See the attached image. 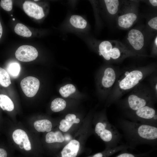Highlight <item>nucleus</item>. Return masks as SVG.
Wrapping results in <instances>:
<instances>
[{"label": "nucleus", "instance_id": "1", "mask_svg": "<svg viewBox=\"0 0 157 157\" xmlns=\"http://www.w3.org/2000/svg\"><path fill=\"white\" fill-rule=\"evenodd\" d=\"M120 129L130 149L141 145H157V126L119 119L115 126Z\"/></svg>", "mask_w": 157, "mask_h": 157}, {"label": "nucleus", "instance_id": "2", "mask_svg": "<svg viewBox=\"0 0 157 157\" xmlns=\"http://www.w3.org/2000/svg\"><path fill=\"white\" fill-rule=\"evenodd\" d=\"M94 131L106 143V149L119 145L122 136L116 126L109 122L106 117L96 123Z\"/></svg>", "mask_w": 157, "mask_h": 157}, {"label": "nucleus", "instance_id": "3", "mask_svg": "<svg viewBox=\"0 0 157 157\" xmlns=\"http://www.w3.org/2000/svg\"><path fill=\"white\" fill-rule=\"evenodd\" d=\"M147 71L141 69H133L125 72L118 78L117 88L120 93L136 86L144 78Z\"/></svg>", "mask_w": 157, "mask_h": 157}, {"label": "nucleus", "instance_id": "4", "mask_svg": "<svg viewBox=\"0 0 157 157\" xmlns=\"http://www.w3.org/2000/svg\"><path fill=\"white\" fill-rule=\"evenodd\" d=\"M128 120L136 122L157 126V113L154 105L146 106L135 111H127Z\"/></svg>", "mask_w": 157, "mask_h": 157}, {"label": "nucleus", "instance_id": "5", "mask_svg": "<svg viewBox=\"0 0 157 157\" xmlns=\"http://www.w3.org/2000/svg\"><path fill=\"white\" fill-rule=\"evenodd\" d=\"M147 94L135 91L122 103L123 107L127 110V111H133L146 106L154 105V99Z\"/></svg>", "mask_w": 157, "mask_h": 157}, {"label": "nucleus", "instance_id": "6", "mask_svg": "<svg viewBox=\"0 0 157 157\" xmlns=\"http://www.w3.org/2000/svg\"><path fill=\"white\" fill-rule=\"evenodd\" d=\"M121 45L115 41H104L99 45V52L106 60H117L126 54V51Z\"/></svg>", "mask_w": 157, "mask_h": 157}, {"label": "nucleus", "instance_id": "7", "mask_svg": "<svg viewBox=\"0 0 157 157\" xmlns=\"http://www.w3.org/2000/svg\"><path fill=\"white\" fill-rule=\"evenodd\" d=\"M40 82L37 78L28 76L23 78L21 81L22 89L28 97H34L40 87Z\"/></svg>", "mask_w": 157, "mask_h": 157}, {"label": "nucleus", "instance_id": "8", "mask_svg": "<svg viewBox=\"0 0 157 157\" xmlns=\"http://www.w3.org/2000/svg\"><path fill=\"white\" fill-rule=\"evenodd\" d=\"M15 56L19 60L28 62L35 60L38 56V52L34 47L30 45H24L17 49Z\"/></svg>", "mask_w": 157, "mask_h": 157}, {"label": "nucleus", "instance_id": "9", "mask_svg": "<svg viewBox=\"0 0 157 157\" xmlns=\"http://www.w3.org/2000/svg\"><path fill=\"white\" fill-rule=\"evenodd\" d=\"M23 7L24 12L28 15L35 19H40L45 15L42 8L33 2L26 1Z\"/></svg>", "mask_w": 157, "mask_h": 157}, {"label": "nucleus", "instance_id": "10", "mask_svg": "<svg viewBox=\"0 0 157 157\" xmlns=\"http://www.w3.org/2000/svg\"><path fill=\"white\" fill-rule=\"evenodd\" d=\"M127 39L131 46L136 50H141L144 46L143 35L138 29H132L130 31L128 34Z\"/></svg>", "mask_w": 157, "mask_h": 157}, {"label": "nucleus", "instance_id": "11", "mask_svg": "<svg viewBox=\"0 0 157 157\" xmlns=\"http://www.w3.org/2000/svg\"><path fill=\"white\" fill-rule=\"evenodd\" d=\"M12 137L14 142L19 146L20 148L22 144L26 150H31V145L28 137L26 132L21 129H17L13 132Z\"/></svg>", "mask_w": 157, "mask_h": 157}, {"label": "nucleus", "instance_id": "12", "mask_svg": "<svg viewBox=\"0 0 157 157\" xmlns=\"http://www.w3.org/2000/svg\"><path fill=\"white\" fill-rule=\"evenodd\" d=\"M116 78V72L113 68L110 67L106 68L101 80L103 86L107 89L111 88L115 82Z\"/></svg>", "mask_w": 157, "mask_h": 157}, {"label": "nucleus", "instance_id": "13", "mask_svg": "<svg viewBox=\"0 0 157 157\" xmlns=\"http://www.w3.org/2000/svg\"><path fill=\"white\" fill-rule=\"evenodd\" d=\"M80 147L79 142L73 140L67 144L61 151V157H76Z\"/></svg>", "mask_w": 157, "mask_h": 157}, {"label": "nucleus", "instance_id": "14", "mask_svg": "<svg viewBox=\"0 0 157 157\" xmlns=\"http://www.w3.org/2000/svg\"><path fill=\"white\" fill-rule=\"evenodd\" d=\"M137 18V15L133 13H126L118 17V24L122 28L128 29L133 25Z\"/></svg>", "mask_w": 157, "mask_h": 157}, {"label": "nucleus", "instance_id": "15", "mask_svg": "<svg viewBox=\"0 0 157 157\" xmlns=\"http://www.w3.org/2000/svg\"><path fill=\"white\" fill-rule=\"evenodd\" d=\"M80 122V119L76 118L75 115L73 114H68L65 117V119H63L60 122L59 129L63 132H67L73 124L78 123Z\"/></svg>", "mask_w": 157, "mask_h": 157}, {"label": "nucleus", "instance_id": "16", "mask_svg": "<svg viewBox=\"0 0 157 157\" xmlns=\"http://www.w3.org/2000/svg\"><path fill=\"white\" fill-rule=\"evenodd\" d=\"M35 129L39 132H49L52 127L51 122L48 120L44 119L37 120L34 123Z\"/></svg>", "mask_w": 157, "mask_h": 157}, {"label": "nucleus", "instance_id": "17", "mask_svg": "<svg viewBox=\"0 0 157 157\" xmlns=\"http://www.w3.org/2000/svg\"><path fill=\"white\" fill-rule=\"evenodd\" d=\"M64 138L62 133L59 131L55 132L50 131L46 134L45 141L48 143L56 142H62L64 140Z\"/></svg>", "mask_w": 157, "mask_h": 157}, {"label": "nucleus", "instance_id": "18", "mask_svg": "<svg viewBox=\"0 0 157 157\" xmlns=\"http://www.w3.org/2000/svg\"><path fill=\"white\" fill-rule=\"evenodd\" d=\"M69 22L73 26L77 28H85L87 25L86 21L82 17L78 15H72L70 18Z\"/></svg>", "mask_w": 157, "mask_h": 157}, {"label": "nucleus", "instance_id": "19", "mask_svg": "<svg viewBox=\"0 0 157 157\" xmlns=\"http://www.w3.org/2000/svg\"><path fill=\"white\" fill-rule=\"evenodd\" d=\"M0 107L4 110L11 111L14 109L13 101L7 95L0 94Z\"/></svg>", "mask_w": 157, "mask_h": 157}, {"label": "nucleus", "instance_id": "20", "mask_svg": "<svg viewBox=\"0 0 157 157\" xmlns=\"http://www.w3.org/2000/svg\"><path fill=\"white\" fill-rule=\"evenodd\" d=\"M66 105V103L65 100L61 98H58L51 102V108L53 111L57 112L64 109Z\"/></svg>", "mask_w": 157, "mask_h": 157}, {"label": "nucleus", "instance_id": "21", "mask_svg": "<svg viewBox=\"0 0 157 157\" xmlns=\"http://www.w3.org/2000/svg\"><path fill=\"white\" fill-rule=\"evenodd\" d=\"M108 12L114 15L117 12L119 6V1L117 0H105L104 1Z\"/></svg>", "mask_w": 157, "mask_h": 157}, {"label": "nucleus", "instance_id": "22", "mask_svg": "<svg viewBox=\"0 0 157 157\" xmlns=\"http://www.w3.org/2000/svg\"><path fill=\"white\" fill-rule=\"evenodd\" d=\"M15 31L17 34L23 37H29L32 35V33L29 29L21 23H18L16 25Z\"/></svg>", "mask_w": 157, "mask_h": 157}, {"label": "nucleus", "instance_id": "23", "mask_svg": "<svg viewBox=\"0 0 157 157\" xmlns=\"http://www.w3.org/2000/svg\"><path fill=\"white\" fill-rule=\"evenodd\" d=\"M11 83L8 74L5 69L0 67V84L3 87H8Z\"/></svg>", "mask_w": 157, "mask_h": 157}, {"label": "nucleus", "instance_id": "24", "mask_svg": "<svg viewBox=\"0 0 157 157\" xmlns=\"http://www.w3.org/2000/svg\"><path fill=\"white\" fill-rule=\"evenodd\" d=\"M76 88L72 84H68L60 89L59 92L61 95L64 97H67L76 91Z\"/></svg>", "mask_w": 157, "mask_h": 157}, {"label": "nucleus", "instance_id": "25", "mask_svg": "<svg viewBox=\"0 0 157 157\" xmlns=\"http://www.w3.org/2000/svg\"><path fill=\"white\" fill-rule=\"evenodd\" d=\"M153 150H151L147 152L136 154L128 152L127 150L121 151V152L115 157H147Z\"/></svg>", "mask_w": 157, "mask_h": 157}, {"label": "nucleus", "instance_id": "26", "mask_svg": "<svg viewBox=\"0 0 157 157\" xmlns=\"http://www.w3.org/2000/svg\"><path fill=\"white\" fill-rule=\"evenodd\" d=\"M8 70L11 76H17L20 72V65L17 63H11L9 65Z\"/></svg>", "mask_w": 157, "mask_h": 157}, {"label": "nucleus", "instance_id": "27", "mask_svg": "<svg viewBox=\"0 0 157 157\" xmlns=\"http://www.w3.org/2000/svg\"><path fill=\"white\" fill-rule=\"evenodd\" d=\"M1 7L7 11L11 10L13 8V2L10 0H2L0 2Z\"/></svg>", "mask_w": 157, "mask_h": 157}, {"label": "nucleus", "instance_id": "28", "mask_svg": "<svg viewBox=\"0 0 157 157\" xmlns=\"http://www.w3.org/2000/svg\"><path fill=\"white\" fill-rule=\"evenodd\" d=\"M148 24L151 28L155 30H157V17L152 18L148 22Z\"/></svg>", "mask_w": 157, "mask_h": 157}, {"label": "nucleus", "instance_id": "29", "mask_svg": "<svg viewBox=\"0 0 157 157\" xmlns=\"http://www.w3.org/2000/svg\"><path fill=\"white\" fill-rule=\"evenodd\" d=\"M7 153L4 149L0 148V157H7Z\"/></svg>", "mask_w": 157, "mask_h": 157}, {"label": "nucleus", "instance_id": "30", "mask_svg": "<svg viewBox=\"0 0 157 157\" xmlns=\"http://www.w3.org/2000/svg\"><path fill=\"white\" fill-rule=\"evenodd\" d=\"M150 3L153 6H157V0H149V1Z\"/></svg>", "mask_w": 157, "mask_h": 157}, {"label": "nucleus", "instance_id": "31", "mask_svg": "<svg viewBox=\"0 0 157 157\" xmlns=\"http://www.w3.org/2000/svg\"><path fill=\"white\" fill-rule=\"evenodd\" d=\"M3 32V29L0 22V39L1 38Z\"/></svg>", "mask_w": 157, "mask_h": 157}, {"label": "nucleus", "instance_id": "32", "mask_svg": "<svg viewBox=\"0 0 157 157\" xmlns=\"http://www.w3.org/2000/svg\"><path fill=\"white\" fill-rule=\"evenodd\" d=\"M157 83H156L155 84V85L154 86V89L155 92L156 93H156H157Z\"/></svg>", "mask_w": 157, "mask_h": 157}, {"label": "nucleus", "instance_id": "33", "mask_svg": "<svg viewBox=\"0 0 157 157\" xmlns=\"http://www.w3.org/2000/svg\"><path fill=\"white\" fill-rule=\"evenodd\" d=\"M155 44L156 45V47H157V37L156 36L155 40Z\"/></svg>", "mask_w": 157, "mask_h": 157}, {"label": "nucleus", "instance_id": "34", "mask_svg": "<svg viewBox=\"0 0 157 157\" xmlns=\"http://www.w3.org/2000/svg\"><path fill=\"white\" fill-rule=\"evenodd\" d=\"M13 21H14V20H15V18H13Z\"/></svg>", "mask_w": 157, "mask_h": 157}, {"label": "nucleus", "instance_id": "35", "mask_svg": "<svg viewBox=\"0 0 157 157\" xmlns=\"http://www.w3.org/2000/svg\"><path fill=\"white\" fill-rule=\"evenodd\" d=\"M34 1H38V0H34Z\"/></svg>", "mask_w": 157, "mask_h": 157}, {"label": "nucleus", "instance_id": "36", "mask_svg": "<svg viewBox=\"0 0 157 157\" xmlns=\"http://www.w3.org/2000/svg\"><path fill=\"white\" fill-rule=\"evenodd\" d=\"M11 16H13V15H11Z\"/></svg>", "mask_w": 157, "mask_h": 157}]
</instances>
